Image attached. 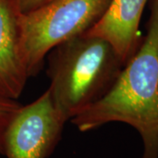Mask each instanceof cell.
<instances>
[{
  "mask_svg": "<svg viewBox=\"0 0 158 158\" xmlns=\"http://www.w3.org/2000/svg\"><path fill=\"white\" fill-rule=\"evenodd\" d=\"M124 66L107 40L87 32L57 45L48 67L56 110L67 121L74 118L107 93Z\"/></svg>",
  "mask_w": 158,
  "mask_h": 158,
  "instance_id": "2",
  "label": "cell"
},
{
  "mask_svg": "<svg viewBox=\"0 0 158 158\" xmlns=\"http://www.w3.org/2000/svg\"><path fill=\"white\" fill-rule=\"evenodd\" d=\"M148 0H112L100 20L87 32L113 46L126 65L141 44L139 27Z\"/></svg>",
  "mask_w": 158,
  "mask_h": 158,
  "instance_id": "6",
  "label": "cell"
},
{
  "mask_svg": "<svg viewBox=\"0 0 158 158\" xmlns=\"http://www.w3.org/2000/svg\"><path fill=\"white\" fill-rule=\"evenodd\" d=\"M21 105L17 100L0 95V155H4V137L8 125Z\"/></svg>",
  "mask_w": 158,
  "mask_h": 158,
  "instance_id": "7",
  "label": "cell"
},
{
  "mask_svg": "<svg viewBox=\"0 0 158 158\" xmlns=\"http://www.w3.org/2000/svg\"><path fill=\"white\" fill-rule=\"evenodd\" d=\"M112 0H52L23 14L25 56L29 77L42 68L45 56L62 42L88 32Z\"/></svg>",
  "mask_w": 158,
  "mask_h": 158,
  "instance_id": "3",
  "label": "cell"
},
{
  "mask_svg": "<svg viewBox=\"0 0 158 158\" xmlns=\"http://www.w3.org/2000/svg\"><path fill=\"white\" fill-rule=\"evenodd\" d=\"M19 0H0V95L17 100L29 78Z\"/></svg>",
  "mask_w": 158,
  "mask_h": 158,
  "instance_id": "5",
  "label": "cell"
},
{
  "mask_svg": "<svg viewBox=\"0 0 158 158\" xmlns=\"http://www.w3.org/2000/svg\"><path fill=\"white\" fill-rule=\"evenodd\" d=\"M52 0H19L20 9L23 13L34 10L40 6H43Z\"/></svg>",
  "mask_w": 158,
  "mask_h": 158,
  "instance_id": "8",
  "label": "cell"
},
{
  "mask_svg": "<svg viewBox=\"0 0 158 158\" xmlns=\"http://www.w3.org/2000/svg\"><path fill=\"white\" fill-rule=\"evenodd\" d=\"M66 122L47 90L31 104L21 106L11 118L4 137V156L48 158L62 138Z\"/></svg>",
  "mask_w": 158,
  "mask_h": 158,
  "instance_id": "4",
  "label": "cell"
},
{
  "mask_svg": "<svg viewBox=\"0 0 158 158\" xmlns=\"http://www.w3.org/2000/svg\"><path fill=\"white\" fill-rule=\"evenodd\" d=\"M81 132L111 122L133 127L141 135L140 158H158V0H152L147 34L100 100L71 119Z\"/></svg>",
  "mask_w": 158,
  "mask_h": 158,
  "instance_id": "1",
  "label": "cell"
}]
</instances>
